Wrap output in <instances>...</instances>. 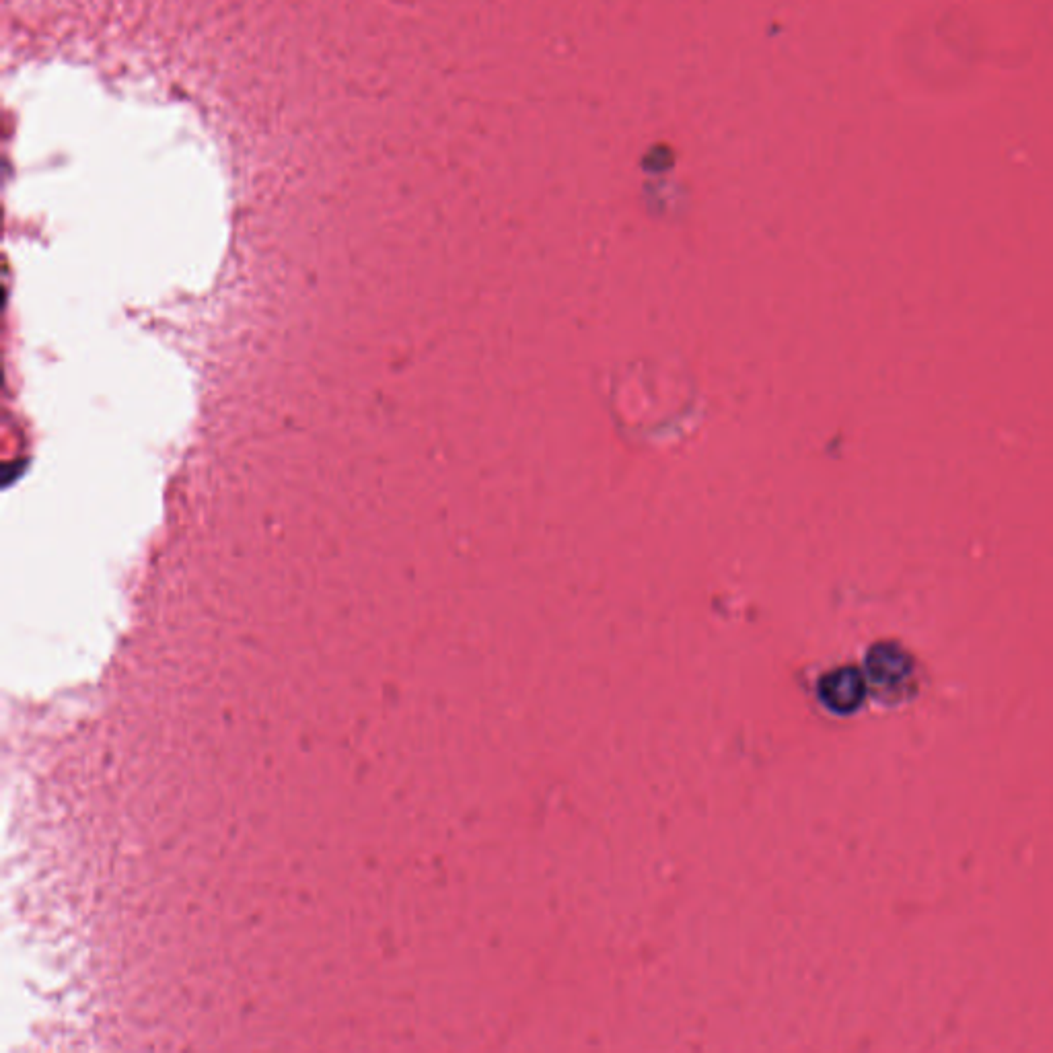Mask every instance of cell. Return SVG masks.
Returning a JSON list of instances; mask_svg holds the SVG:
<instances>
[{"label": "cell", "instance_id": "7a4b0ae2", "mask_svg": "<svg viewBox=\"0 0 1053 1053\" xmlns=\"http://www.w3.org/2000/svg\"><path fill=\"white\" fill-rule=\"evenodd\" d=\"M866 694V683L858 669L844 667L833 673H827L819 683V696L823 704L838 712L850 714L860 708Z\"/></svg>", "mask_w": 1053, "mask_h": 1053}, {"label": "cell", "instance_id": "6da1fadb", "mask_svg": "<svg viewBox=\"0 0 1053 1053\" xmlns=\"http://www.w3.org/2000/svg\"><path fill=\"white\" fill-rule=\"evenodd\" d=\"M868 675L879 694H901L912 677V663L905 652L893 644L870 650Z\"/></svg>", "mask_w": 1053, "mask_h": 1053}]
</instances>
